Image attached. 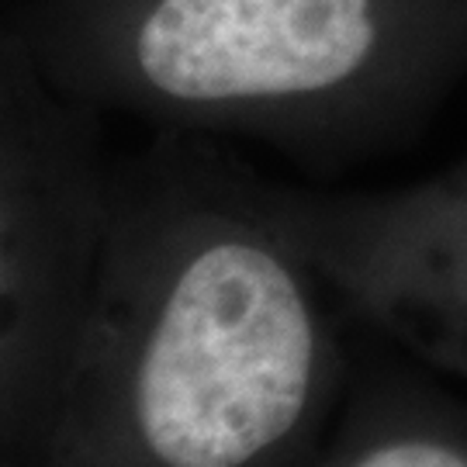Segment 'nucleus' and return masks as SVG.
<instances>
[{
    "label": "nucleus",
    "mask_w": 467,
    "mask_h": 467,
    "mask_svg": "<svg viewBox=\"0 0 467 467\" xmlns=\"http://www.w3.org/2000/svg\"><path fill=\"white\" fill-rule=\"evenodd\" d=\"M322 467H467V412L422 395L370 399Z\"/></svg>",
    "instance_id": "obj_5"
},
{
    "label": "nucleus",
    "mask_w": 467,
    "mask_h": 467,
    "mask_svg": "<svg viewBox=\"0 0 467 467\" xmlns=\"http://www.w3.org/2000/svg\"><path fill=\"white\" fill-rule=\"evenodd\" d=\"M118 184L0 56V447L38 467L111 229Z\"/></svg>",
    "instance_id": "obj_2"
},
{
    "label": "nucleus",
    "mask_w": 467,
    "mask_h": 467,
    "mask_svg": "<svg viewBox=\"0 0 467 467\" xmlns=\"http://www.w3.org/2000/svg\"><path fill=\"white\" fill-rule=\"evenodd\" d=\"M316 284L264 201L118 184L38 467H287L339 374Z\"/></svg>",
    "instance_id": "obj_1"
},
{
    "label": "nucleus",
    "mask_w": 467,
    "mask_h": 467,
    "mask_svg": "<svg viewBox=\"0 0 467 467\" xmlns=\"http://www.w3.org/2000/svg\"><path fill=\"white\" fill-rule=\"evenodd\" d=\"M90 28L108 84L156 111L256 118L350 84L384 38V0H115Z\"/></svg>",
    "instance_id": "obj_3"
},
{
    "label": "nucleus",
    "mask_w": 467,
    "mask_h": 467,
    "mask_svg": "<svg viewBox=\"0 0 467 467\" xmlns=\"http://www.w3.org/2000/svg\"><path fill=\"white\" fill-rule=\"evenodd\" d=\"M264 204L318 277L467 378V181L374 204Z\"/></svg>",
    "instance_id": "obj_4"
},
{
    "label": "nucleus",
    "mask_w": 467,
    "mask_h": 467,
    "mask_svg": "<svg viewBox=\"0 0 467 467\" xmlns=\"http://www.w3.org/2000/svg\"><path fill=\"white\" fill-rule=\"evenodd\" d=\"M0 467H35V464H28L25 457H17L15 451H7V447H0Z\"/></svg>",
    "instance_id": "obj_6"
}]
</instances>
